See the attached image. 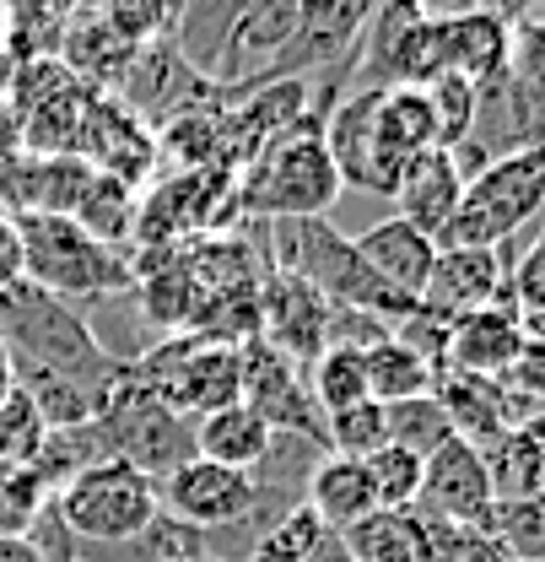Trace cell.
Wrapping results in <instances>:
<instances>
[{
  "mask_svg": "<svg viewBox=\"0 0 545 562\" xmlns=\"http://www.w3.org/2000/svg\"><path fill=\"white\" fill-rule=\"evenodd\" d=\"M0 341H5V362H22V368L87 379L103 390H114L125 379V362H114L98 347L87 314L66 297L33 286L27 277L0 281Z\"/></svg>",
  "mask_w": 545,
  "mask_h": 562,
  "instance_id": "obj_1",
  "label": "cell"
},
{
  "mask_svg": "<svg viewBox=\"0 0 545 562\" xmlns=\"http://www.w3.org/2000/svg\"><path fill=\"white\" fill-rule=\"evenodd\" d=\"M325 125L319 120H303L292 125L286 136H275L260 146L254 168L243 173V190H238V206L249 216H265V222H308V216H330L341 201V173L325 151Z\"/></svg>",
  "mask_w": 545,
  "mask_h": 562,
  "instance_id": "obj_2",
  "label": "cell"
},
{
  "mask_svg": "<svg viewBox=\"0 0 545 562\" xmlns=\"http://www.w3.org/2000/svg\"><path fill=\"white\" fill-rule=\"evenodd\" d=\"M545 206V146L513 151L486 162L476 179L465 184L454 222L443 227L438 249H502L541 222Z\"/></svg>",
  "mask_w": 545,
  "mask_h": 562,
  "instance_id": "obj_3",
  "label": "cell"
},
{
  "mask_svg": "<svg viewBox=\"0 0 545 562\" xmlns=\"http://www.w3.org/2000/svg\"><path fill=\"white\" fill-rule=\"evenodd\" d=\"M16 249H22V277L55 297H103L125 286L130 271L66 211H27L16 216Z\"/></svg>",
  "mask_w": 545,
  "mask_h": 562,
  "instance_id": "obj_4",
  "label": "cell"
},
{
  "mask_svg": "<svg viewBox=\"0 0 545 562\" xmlns=\"http://www.w3.org/2000/svg\"><path fill=\"white\" fill-rule=\"evenodd\" d=\"M55 508L70 525V536L81 547H114V541H136L151 530L157 508V482L125 465V460H103L81 476H70L66 487L55 492Z\"/></svg>",
  "mask_w": 545,
  "mask_h": 562,
  "instance_id": "obj_5",
  "label": "cell"
},
{
  "mask_svg": "<svg viewBox=\"0 0 545 562\" xmlns=\"http://www.w3.org/2000/svg\"><path fill=\"white\" fill-rule=\"evenodd\" d=\"M103 427H109L114 460L146 471L151 482L168 476L173 465H184L195 454V427H190V417H179L173 406H162L157 395H146L136 379H130V368H125V379H120V390H114V401L103 412Z\"/></svg>",
  "mask_w": 545,
  "mask_h": 562,
  "instance_id": "obj_6",
  "label": "cell"
},
{
  "mask_svg": "<svg viewBox=\"0 0 545 562\" xmlns=\"http://www.w3.org/2000/svg\"><path fill=\"white\" fill-rule=\"evenodd\" d=\"M416 514L443 519V525H459V530H480V536H491L497 492H491V476H486V460H480L476 443L449 438L438 454H427V460H421Z\"/></svg>",
  "mask_w": 545,
  "mask_h": 562,
  "instance_id": "obj_7",
  "label": "cell"
},
{
  "mask_svg": "<svg viewBox=\"0 0 545 562\" xmlns=\"http://www.w3.org/2000/svg\"><path fill=\"white\" fill-rule=\"evenodd\" d=\"M157 508L190 530H227L254 514V476L190 454L184 465L157 476Z\"/></svg>",
  "mask_w": 545,
  "mask_h": 562,
  "instance_id": "obj_8",
  "label": "cell"
},
{
  "mask_svg": "<svg viewBox=\"0 0 545 562\" xmlns=\"http://www.w3.org/2000/svg\"><path fill=\"white\" fill-rule=\"evenodd\" d=\"M432 395H438V406L449 412L454 438H465V443H476V449H491L508 427H519L524 417L545 412L535 401L502 390V379H480V373H459V368H443V373L432 379Z\"/></svg>",
  "mask_w": 545,
  "mask_h": 562,
  "instance_id": "obj_9",
  "label": "cell"
},
{
  "mask_svg": "<svg viewBox=\"0 0 545 562\" xmlns=\"http://www.w3.org/2000/svg\"><path fill=\"white\" fill-rule=\"evenodd\" d=\"M508 271H513V266H508L497 249H438V266H432V277H427L421 303L438 308V314H449V319L491 308V303L519 308V303H513V286H508Z\"/></svg>",
  "mask_w": 545,
  "mask_h": 562,
  "instance_id": "obj_10",
  "label": "cell"
},
{
  "mask_svg": "<svg viewBox=\"0 0 545 562\" xmlns=\"http://www.w3.org/2000/svg\"><path fill=\"white\" fill-rule=\"evenodd\" d=\"M292 27H297V0H260L222 44V60L211 70V81L232 87V92H254L271 66L281 60V49L292 44Z\"/></svg>",
  "mask_w": 545,
  "mask_h": 562,
  "instance_id": "obj_11",
  "label": "cell"
},
{
  "mask_svg": "<svg viewBox=\"0 0 545 562\" xmlns=\"http://www.w3.org/2000/svg\"><path fill=\"white\" fill-rule=\"evenodd\" d=\"M459 195H465V173L454 168V157L443 146H432V151H421V157L406 162V173L395 184V216L438 244L443 227L459 211Z\"/></svg>",
  "mask_w": 545,
  "mask_h": 562,
  "instance_id": "obj_12",
  "label": "cell"
},
{
  "mask_svg": "<svg viewBox=\"0 0 545 562\" xmlns=\"http://www.w3.org/2000/svg\"><path fill=\"white\" fill-rule=\"evenodd\" d=\"M345 238H351V249L362 255V266H367L373 277H384L395 292H406V297H421V292H427V277H432V266H438V244H432L427 233H416L410 222L384 216V222H373V227H362V233H345Z\"/></svg>",
  "mask_w": 545,
  "mask_h": 562,
  "instance_id": "obj_13",
  "label": "cell"
},
{
  "mask_svg": "<svg viewBox=\"0 0 545 562\" xmlns=\"http://www.w3.org/2000/svg\"><path fill=\"white\" fill-rule=\"evenodd\" d=\"M524 347V325H519V308H476V314H459L454 330H449V368L459 373H480V379H502L513 368V357Z\"/></svg>",
  "mask_w": 545,
  "mask_h": 562,
  "instance_id": "obj_14",
  "label": "cell"
},
{
  "mask_svg": "<svg viewBox=\"0 0 545 562\" xmlns=\"http://www.w3.org/2000/svg\"><path fill=\"white\" fill-rule=\"evenodd\" d=\"M508 38L513 22L502 11H470V16H449L443 22V70L459 81H491L497 70H508Z\"/></svg>",
  "mask_w": 545,
  "mask_h": 562,
  "instance_id": "obj_15",
  "label": "cell"
},
{
  "mask_svg": "<svg viewBox=\"0 0 545 562\" xmlns=\"http://www.w3.org/2000/svg\"><path fill=\"white\" fill-rule=\"evenodd\" d=\"M303 503L325 519V530H330V536H345L356 519L378 514V492H373L367 465H362V460H341V454H325V460L314 465Z\"/></svg>",
  "mask_w": 545,
  "mask_h": 562,
  "instance_id": "obj_16",
  "label": "cell"
},
{
  "mask_svg": "<svg viewBox=\"0 0 545 562\" xmlns=\"http://www.w3.org/2000/svg\"><path fill=\"white\" fill-rule=\"evenodd\" d=\"M184 87H205V76H195V70L184 66V55L173 49V38L140 44L130 70H125V81H120V92H125V103L136 114H162L168 103H190Z\"/></svg>",
  "mask_w": 545,
  "mask_h": 562,
  "instance_id": "obj_17",
  "label": "cell"
},
{
  "mask_svg": "<svg viewBox=\"0 0 545 562\" xmlns=\"http://www.w3.org/2000/svg\"><path fill=\"white\" fill-rule=\"evenodd\" d=\"M271 422L260 417V412H249L243 401L238 406H222V412H211V417L195 422V454L201 460H216V465H227V471H254L260 460H265V449H271Z\"/></svg>",
  "mask_w": 545,
  "mask_h": 562,
  "instance_id": "obj_18",
  "label": "cell"
},
{
  "mask_svg": "<svg viewBox=\"0 0 545 562\" xmlns=\"http://www.w3.org/2000/svg\"><path fill=\"white\" fill-rule=\"evenodd\" d=\"M254 5H260V0H184V5H179V22H173V49L184 55V66L211 81L227 33H232Z\"/></svg>",
  "mask_w": 545,
  "mask_h": 562,
  "instance_id": "obj_19",
  "label": "cell"
},
{
  "mask_svg": "<svg viewBox=\"0 0 545 562\" xmlns=\"http://www.w3.org/2000/svg\"><path fill=\"white\" fill-rule=\"evenodd\" d=\"M351 562H421L427 558V525L416 508H378L356 519L341 536Z\"/></svg>",
  "mask_w": 545,
  "mask_h": 562,
  "instance_id": "obj_20",
  "label": "cell"
},
{
  "mask_svg": "<svg viewBox=\"0 0 545 562\" xmlns=\"http://www.w3.org/2000/svg\"><path fill=\"white\" fill-rule=\"evenodd\" d=\"M60 49H66V66L76 76H87V81H103V87H120L125 81V70L136 60V49L98 16V11H87V16H76L66 33H60Z\"/></svg>",
  "mask_w": 545,
  "mask_h": 562,
  "instance_id": "obj_21",
  "label": "cell"
},
{
  "mask_svg": "<svg viewBox=\"0 0 545 562\" xmlns=\"http://www.w3.org/2000/svg\"><path fill=\"white\" fill-rule=\"evenodd\" d=\"M362 362H367V395L378 406H395V401H410V395H432V379L438 373L410 347H400L395 336H384L378 347H367Z\"/></svg>",
  "mask_w": 545,
  "mask_h": 562,
  "instance_id": "obj_22",
  "label": "cell"
},
{
  "mask_svg": "<svg viewBox=\"0 0 545 562\" xmlns=\"http://www.w3.org/2000/svg\"><path fill=\"white\" fill-rule=\"evenodd\" d=\"M303 379H308V395H314V406L325 417L356 406V401H373L367 395V362H362V351H351V347H325L303 368Z\"/></svg>",
  "mask_w": 545,
  "mask_h": 562,
  "instance_id": "obj_23",
  "label": "cell"
},
{
  "mask_svg": "<svg viewBox=\"0 0 545 562\" xmlns=\"http://www.w3.org/2000/svg\"><path fill=\"white\" fill-rule=\"evenodd\" d=\"M384 432H389V443H395V449H406V454H416V460L438 454V449L454 438L449 412L438 406V395H410V401L384 406Z\"/></svg>",
  "mask_w": 545,
  "mask_h": 562,
  "instance_id": "obj_24",
  "label": "cell"
},
{
  "mask_svg": "<svg viewBox=\"0 0 545 562\" xmlns=\"http://www.w3.org/2000/svg\"><path fill=\"white\" fill-rule=\"evenodd\" d=\"M49 497L55 492L33 465H0V541H22L49 508Z\"/></svg>",
  "mask_w": 545,
  "mask_h": 562,
  "instance_id": "obj_25",
  "label": "cell"
},
{
  "mask_svg": "<svg viewBox=\"0 0 545 562\" xmlns=\"http://www.w3.org/2000/svg\"><path fill=\"white\" fill-rule=\"evenodd\" d=\"M384 443H389V432H384V406H378V401H356V406L325 417V454L373 460Z\"/></svg>",
  "mask_w": 545,
  "mask_h": 562,
  "instance_id": "obj_26",
  "label": "cell"
},
{
  "mask_svg": "<svg viewBox=\"0 0 545 562\" xmlns=\"http://www.w3.org/2000/svg\"><path fill=\"white\" fill-rule=\"evenodd\" d=\"M325 536H330V530H325V519H319L308 503H297V508H286L271 530L254 541L249 562H308L314 552H319V541H325Z\"/></svg>",
  "mask_w": 545,
  "mask_h": 562,
  "instance_id": "obj_27",
  "label": "cell"
},
{
  "mask_svg": "<svg viewBox=\"0 0 545 562\" xmlns=\"http://www.w3.org/2000/svg\"><path fill=\"white\" fill-rule=\"evenodd\" d=\"M491 541L513 562H545V492L519 497V503H497Z\"/></svg>",
  "mask_w": 545,
  "mask_h": 562,
  "instance_id": "obj_28",
  "label": "cell"
},
{
  "mask_svg": "<svg viewBox=\"0 0 545 562\" xmlns=\"http://www.w3.org/2000/svg\"><path fill=\"white\" fill-rule=\"evenodd\" d=\"M92 11L130 44H157V38H173V22H179V11L168 5V0H92Z\"/></svg>",
  "mask_w": 545,
  "mask_h": 562,
  "instance_id": "obj_29",
  "label": "cell"
},
{
  "mask_svg": "<svg viewBox=\"0 0 545 562\" xmlns=\"http://www.w3.org/2000/svg\"><path fill=\"white\" fill-rule=\"evenodd\" d=\"M70 216H76L98 244H103V238H120L125 222H130V190H125V173H92L81 206L70 211Z\"/></svg>",
  "mask_w": 545,
  "mask_h": 562,
  "instance_id": "obj_30",
  "label": "cell"
},
{
  "mask_svg": "<svg viewBox=\"0 0 545 562\" xmlns=\"http://www.w3.org/2000/svg\"><path fill=\"white\" fill-rule=\"evenodd\" d=\"M44 438H49V427L38 417V406L22 390H11L0 401V465H33Z\"/></svg>",
  "mask_w": 545,
  "mask_h": 562,
  "instance_id": "obj_31",
  "label": "cell"
},
{
  "mask_svg": "<svg viewBox=\"0 0 545 562\" xmlns=\"http://www.w3.org/2000/svg\"><path fill=\"white\" fill-rule=\"evenodd\" d=\"M427 103H432V125H438V146L454 151L459 140L470 136V120H476V87L459 81V76H438L432 87H421Z\"/></svg>",
  "mask_w": 545,
  "mask_h": 562,
  "instance_id": "obj_32",
  "label": "cell"
},
{
  "mask_svg": "<svg viewBox=\"0 0 545 562\" xmlns=\"http://www.w3.org/2000/svg\"><path fill=\"white\" fill-rule=\"evenodd\" d=\"M367 476H373V492H378V508H416V492H421V460L384 443L373 460H362Z\"/></svg>",
  "mask_w": 545,
  "mask_h": 562,
  "instance_id": "obj_33",
  "label": "cell"
},
{
  "mask_svg": "<svg viewBox=\"0 0 545 562\" xmlns=\"http://www.w3.org/2000/svg\"><path fill=\"white\" fill-rule=\"evenodd\" d=\"M508 286H513L519 314H545V227H535V233H530V244L513 255Z\"/></svg>",
  "mask_w": 545,
  "mask_h": 562,
  "instance_id": "obj_34",
  "label": "cell"
},
{
  "mask_svg": "<svg viewBox=\"0 0 545 562\" xmlns=\"http://www.w3.org/2000/svg\"><path fill=\"white\" fill-rule=\"evenodd\" d=\"M33 552H38V562H76V552H81V541L70 536V525L60 519V508H55V497H49V508L33 519V530L22 536Z\"/></svg>",
  "mask_w": 545,
  "mask_h": 562,
  "instance_id": "obj_35",
  "label": "cell"
},
{
  "mask_svg": "<svg viewBox=\"0 0 545 562\" xmlns=\"http://www.w3.org/2000/svg\"><path fill=\"white\" fill-rule=\"evenodd\" d=\"M502 390H513V395H524V401L545 406V336H524V347H519V357H513V368L502 373Z\"/></svg>",
  "mask_w": 545,
  "mask_h": 562,
  "instance_id": "obj_36",
  "label": "cell"
},
{
  "mask_svg": "<svg viewBox=\"0 0 545 562\" xmlns=\"http://www.w3.org/2000/svg\"><path fill=\"white\" fill-rule=\"evenodd\" d=\"M308 562H351V552H345L341 536H325V541H319V552H314Z\"/></svg>",
  "mask_w": 545,
  "mask_h": 562,
  "instance_id": "obj_37",
  "label": "cell"
},
{
  "mask_svg": "<svg viewBox=\"0 0 545 562\" xmlns=\"http://www.w3.org/2000/svg\"><path fill=\"white\" fill-rule=\"evenodd\" d=\"M0 562H38V552L27 541H0Z\"/></svg>",
  "mask_w": 545,
  "mask_h": 562,
  "instance_id": "obj_38",
  "label": "cell"
},
{
  "mask_svg": "<svg viewBox=\"0 0 545 562\" xmlns=\"http://www.w3.org/2000/svg\"><path fill=\"white\" fill-rule=\"evenodd\" d=\"M11 390H16V379H11V362H5V357H0V401H5V395H11Z\"/></svg>",
  "mask_w": 545,
  "mask_h": 562,
  "instance_id": "obj_39",
  "label": "cell"
},
{
  "mask_svg": "<svg viewBox=\"0 0 545 562\" xmlns=\"http://www.w3.org/2000/svg\"><path fill=\"white\" fill-rule=\"evenodd\" d=\"M0 38H5V0H0Z\"/></svg>",
  "mask_w": 545,
  "mask_h": 562,
  "instance_id": "obj_40",
  "label": "cell"
},
{
  "mask_svg": "<svg viewBox=\"0 0 545 562\" xmlns=\"http://www.w3.org/2000/svg\"><path fill=\"white\" fill-rule=\"evenodd\" d=\"M356 5H362V11H373V5H384V0H356Z\"/></svg>",
  "mask_w": 545,
  "mask_h": 562,
  "instance_id": "obj_41",
  "label": "cell"
},
{
  "mask_svg": "<svg viewBox=\"0 0 545 562\" xmlns=\"http://www.w3.org/2000/svg\"><path fill=\"white\" fill-rule=\"evenodd\" d=\"M168 5H173V11H179V5H184V0H168Z\"/></svg>",
  "mask_w": 545,
  "mask_h": 562,
  "instance_id": "obj_42",
  "label": "cell"
},
{
  "mask_svg": "<svg viewBox=\"0 0 545 562\" xmlns=\"http://www.w3.org/2000/svg\"><path fill=\"white\" fill-rule=\"evenodd\" d=\"M541 227H545V206H541Z\"/></svg>",
  "mask_w": 545,
  "mask_h": 562,
  "instance_id": "obj_43",
  "label": "cell"
},
{
  "mask_svg": "<svg viewBox=\"0 0 545 562\" xmlns=\"http://www.w3.org/2000/svg\"><path fill=\"white\" fill-rule=\"evenodd\" d=\"M0 357H5V341H0Z\"/></svg>",
  "mask_w": 545,
  "mask_h": 562,
  "instance_id": "obj_44",
  "label": "cell"
}]
</instances>
